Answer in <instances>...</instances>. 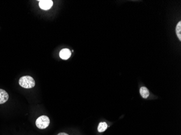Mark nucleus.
<instances>
[{
    "mask_svg": "<svg viewBox=\"0 0 181 135\" xmlns=\"http://www.w3.org/2000/svg\"><path fill=\"white\" fill-rule=\"evenodd\" d=\"M181 22L179 21L176 27V33L179 41H181Z\"/></svg>",
    "mask_w": 181,
    "mask_h": 135,
    "instance_id": "nucleus-8",
    "label": "nucleus"
},
{
    "mask_svg": "<svg viewBox=\"0 0 181 135\" xmlns=\"http://www.w3.org/2000/svg\"><path fill=\"white\" fill-rule=\"evenodd\" d=\"M49 118L46 116H41L36 119V126L40 129H44L47 128L49 125Z\"/></svg>",
    "mask_w": 181,
    "mask_h": 135,
    "instance_id": "nucleus-2",
    "label": "nucleus"
},
{
    "mask_svg": "<svg viewBox=\"0 0 181 135\" xmlns=\"http://www.w3.org/2000/svg\"><path fill=\"white\" fill-rule=\"evenodd\" d=\"M19 83L21 87L26 89L33 88L35 85V82L33 78L30 76H25L21 77Z\"/></svg>",
    "mask_w": 181,
    "mask_h": 135,
    "instance_id": "nucleus-1",
    "label": "nucleus"
},
{
    "mask_svg": "<svg viewBox=\"0 0 181 135\" xmlns=\"http://www.w3.org/2000/svg\"><path fill=\"white\" fill-rule=\"evenodd\" d=\"M140 93L141 96L144 99H147L149 96V92L146 87H143L140 88Z\"/></svg>",
    "mask_w": 181,
    "mask_h": 135,
    "instance_id": "nucleus-6",
    "label": "nucleus"
},
{
    "mask_svg": "<svg viewBox=\"0 0 181 135\" xmlns=\"http://www.w3.org/2000/svg\"><path fill=\"white\" fill-rule=\"evenodd\" d=\"M107 128V124L105 122H101L99 124L98 127V131L99 133H103L106 130Z\"/></svg>",
    "mask_w": 181,
    "mask_h": 135,
    "instance_id": "nucleus-7",
    "label": "nucleus"
},
{
    "mask_svg": "<svg viewBox=\"0 0 181 135\" xmlns=\"http://www.w3.org/2000/svg\"><path fill=\"white\" fill-rule=\"evenodd\" d=\"M71 56V52L68 49H63L60 52V57L63 60H67Z\"/></svg>",
    "mask_w": 181,
    "mask_h": 135,
    "instance_id": "nucleus-5",
    "label": "nucleus"
},
{
    "mask_svg": "<svg viewBox=\"0 0 181 135\" xmlns=\"http://www.w3.org/2000/svg\"><path fill=\"white\" fill-rule=\"evenodd\" d=\"M9 99V95L5 90L0 89V104H3Z\"/></svg>",
    "mask_w": 181,
    "mask_h": 135,
    "instance_id": "nucleus-4",
    "label": "nucleus"
},
{
    "mask_svg": "<svg viewBox=\"0 0 181 135\" xmlns=\"http://www.w3.org/2000/svg\"><path fill=\"white\" fill-rule=\"evenodd\" d=\"M53 5V1L51 0H41L39 1V7L45 10L51 9Z\"/></svg>",
    "mask_w": 181,
    "mask_h": 135,
    "instance_id": "nucleus-3",
    "label": "nucleus"
},
{
    "mask_svg": "<svg viewBox=\"0 0 181 135\" xmlns=\"http://www.w3.org/2000/svg\"><path fill=\"white\" fill-rule=\"evenodd\" d=\"M57 135H68L67 133H59V134H58Z\"/></svg>",
    "mask_w": 181,
    "mask_h": 135,
    "instance_id": "nucleus-9",
    "label": "nucleus"
}]
</instances>
